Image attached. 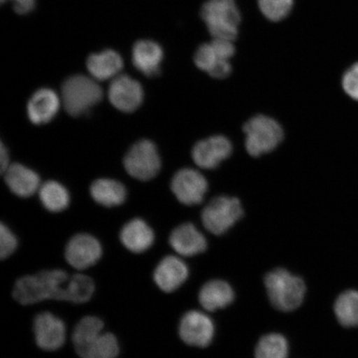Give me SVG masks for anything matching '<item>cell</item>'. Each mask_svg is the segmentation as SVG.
Wrapping results in <instances>:
<instances>
[{
	"instance_id": "6da1fadb",
	"label": "cell",
	"mask_w": 358,
	"mask_h": 358,
	"mask_svg": "<svg viewBox=\"0 0 358 358\" xmlns=\"http://www.w3.org/2000/svg\"><path fill=\"white\" fill-rule=\"evenodd\" d=\"M69 275L64 271L51 270L26 275L16 281L13 298L24 306L56 299L65 301V286Z\"/></svg>"
},
{
	"instance_id": "7a4b0ae2",
	"label": "cell",
	"mask_w": 358,
	"mask_h": 358,
	"mask_svg": "<svg viewBox=\"0 0 358 358\" xmlns=\"http://www.w3.org/2000/svg\"><path fill=\"white\" fill-rule=\"evenodd\" d=\"M265 285L272 306L282 312L296 310L301 306L306 293V284L301 277L282 268L268 273Z\"/></svg>"
},
{
	"instance_id": "3957f363",
	"label": "cell",
	"mask_w": 358,
	"mask_h": 358,
	"mask_svg": "<svg viewBox=\"0 0 358 358\" xmlns=\"http://www.w3.org/2000/svg\"><path fill=\"white\" fill-rule=\"evenodd\" d=\"M200 15L213 38L235 41L241 20L236 0H207Z\"/></svg>"
},
{
	"instance_id": "277c9868",
	"label": "cell",
	"mask_w": 358,
	"mask_h": 358,
	"mask_svg": "<svg viewBox=\"0 0 358 358\" xmlns=\"http://www.w3.org/2000/svg\"><path fill=\"white\" fill-rule=\"evenodd\" d=\"M243 129L245 149L253 157L271 153L284 138V131L279 122L264 115L250 119L245 124Z\"/></svg>"
},
{
	"instance_id": "5b68a950",
	"label": "cell",
	"mask_w": 358,
	"mask_h": 358,
	"mask_svg": "<svg viewBox=\"0 0 358 358\" xmlns=\"http://www.w3.org/2000/svg\"><path fill=\"white\" fill-rule=\"evenodd\" d=\"M102 96L103 92L99 85L86 76H73L62 85V104L67 113L73 116L87 113L101 101Z\"/></svg>"
},
{
	"instance_id": "8992f818",
	"label": "cell",
	"mask_w": 358,
	"mask_h": 358,
	"mask_svg": "<svg viewBox=\"0 0 358 358\" xmlns=\"http://www.w3.org/2000/svg\"><path fill=\"white\" fill-rule=\"evenodd\" d=\"M243 214V205L238 199L220 196L206 206L201 212V221L209 232L221 236L231 229Z\"/></svg>"
},
{
	"instance_id": "52a82bcc",
	"label": "cell",
	"mask_w": 358,
	"mask_h": 358,
	"mask_svg": "<svg viewBox=\"0 0 358 358\" xmlns=\"http://www.w3.org/2000/svg\"><path fill=\"white\" fill-rule=\"evenodd\" d=\"M124 166L129 176L138 180L154 178L161 168L160 157L154 143L148 140L136 143L125 155Z\"/></svg>"
},
{
	"instance_id": "ba28073f",
	"label": "cell",
	"mask_w": 358,
	"mask_h": 358,
	"mask_svg": "<svg viewBox=\"0 0 358 358\" xmlns=\"http://www.w3.org/2000/svg\"><path fill=\"white\" fill-rule=\"evenodd\" d=\"M173 194L181 203L187 206L198 205L207 194V179L198 170L182 169L173 176L171 182Z\"/></svg>"
},
{
	"instance_id": "9c48e42d",
	"label": "cell",
	"mask_w": 358,
	"mask_h": 358,
	"mask_svg": "<svg viewBox=\"0 0 358 358\" xmlns=\"http://www.w3.org/2000/svg\"><path fill=\"white\" fill-rule=\"evenodd\" d=\"M215 329L213 321L205 313L189 311L182 317L179 335L187 345L206 348L211 344Z\"/></svg>"
},
{
	"instance_id": "30bf717a",
	"label": "cell",
	"mask_w": 358,
	"mask_h": 358,
	"mask_svg": "<svg viewBox=\"0 0 358 358\" xmlns=\"http://www.w3.org/2000/svg\"><path fill=\"white\" fill-rule=\"evenodd\" d=\"M108 96L116 109L131 113L141 106L144 100V91L136 80L127 75H120L112 80Z\"/></svg>"
},
{
	"instance_id": "8fae6325",
	"label": "cell",
	"mask_w": 358,
	"mask_h": 358,
	"mask_svg": "<svg viewBox=\"0 0 358 358\" xmlns=\"http://www.w3.org/2000/svg\"><path fill=\"white\" fill-rule=\"evenodd\" d=\"M232 153L229 138L223 136H214L201 141L192 151V159L201 169H214Z\"/></svg>"
},
{
	"instance_id": "7c38bea8",
	"label": "cell",
	"mask_w": 358,
	"mask_h": 358,
	"mask_svg": "<svg viewBox=\"0 0 358 358\" xmlns=\"http://www.w3.org/2000/svg\"><path fill=\"white\" fill-rule=\"evenodd\" d=\"M101 245L95 237L88 234L76 235L67 243L65 250L66 262L78 270H85L99 261Z\"/></svg>"
},
{
	"instance_id": "4fadbf2b",
	"label": "cell",
	"mask_w": 358,
	"mask_h": 358,
	"mask_svg": "<svg viewBox=\"0 0 358 358\" xmlns=\"http://www.w3.org/2000/svg\"><path fill=\"white\" fill-rule=\"evenodd\" d=\"M34 331L36 343L45 351H55L64 345L66 328L64 322L49 312L35 317Z\"/></svg>"
},
{
	"instance_id": "5bb4252c",
	"label": "cell",
	"mask_w": 358,
	"mask_h": 358,
	"mask_svg": "<svg viewBox=\"0 0 358 358\" xmlns=\"http://www.w3.org/2000/svg\"><path fill=\"white\" fill-rule=\"evenodd\" d=\"M169 243L177 253L183 257H194L203 253L208 243L204 236L192 223H185L172 231Z\"/></svg>"
},
{
	"instance_id": "9a60e30c",
	"label": "cell",
	"mask_w": 358,
	"mask_h": 358,
	"mask_svg": "<svg viewBox=\"0 0 358 358\" xmlns=\"http://www.w3.org/2000/svg\"><path fill=\"white\" fill-rule=\"evenodd\" d=\"M189 276V268L182 259L173 256L165 257L156 267L155 281L164 292H173L185 283Z\"/></svg>"
},
{
	"instance_id": "2e32d148",
	"label": "cell",
	"mask_w": 358,
	"mask_h": 358,
	"mask_svg": "<svg viewBox=\"0 0 358 358\" xmlns=\"http://www.w3.org/2000/svg\"><path fill=\"white\" fill-rule=\"evenodd\" d=\"M164 51L159 44L151 40H140L133 48L132 61L134 66L147 77L160 73Z\"/></svg>"
},
{
	"instance_id": "e0dca14e",
	"label": "cell",
	"mask_w": 358,
	"mask_h": 358,
	"mask_svg": "<svg viewBox=\"0 0 358 358\" xmlns=\"http://www.w3.org/2000/svg\"><path fill=\"white\" fill-rule=\"evenodd\" d=\"M61 101L51 89H40L30 98L28 104L29 120L35 124H46L55 117Z\"/></svg>"
},
{
	"instance_id": "ac0fdd59",
	"label": "cell",
	"mask_w": 358,
	"mask_h": 358,
	"mask_svg": "<svg viewBox=\"0 0 358 358\" xmlns=\"http://www.w3.org/2000/svg\"><path fill=\"white\" fill-rule=\"evenodd\" d=\"M120 240L129 250L134 253L145 252L151 248L155 234L151 227L142 219H133L122 228Z\"/></svg>"
},
{
	"instance_id": "d6986e66",
	"label": "cell",
	"mask_w": 358,
	"mask_h": 358,
	"mask_svg": "<svg viewBox=\"0 0 358 358\" xmlns=\"http://www.w3.org/2000/svg\"><path fill=\"white\" fill-rule=\"evenodd\" d=\"M4 173V179L10 190L22 198L32 196L40 187V178L33 170L15 164L10 165Z\"/></svg>"
},
{
	"instance_id": "ffe728a7",
	"label": "cell",
	"mask_w": 358,
	"mask_h": 358,
	"mask_svg": "<svg viewBox=\"0 0 358 358\" xmlns=\"http://www.w3.org/2000/svg\"><path fill=\"white\" fill-rule=\"evenodd\" d=\"M235 294L226 281L213 280L206 283L199 293V302L204 310L214 312L229 306Z\"/></svg>"
},
{
	"instance_id": "44dd1931",
	"label": "cell",
	"mask_w": 358,
	"mask_h": 358,
	"mask_svg": "<svg viewBox=\"0 0 358 358\" xmlns=\"http://www.w3.org/2000/svg\"><path fill=\"white\" fill-rule=\"evenodd\" d=\"M87 69L92 77L98 80L114 79L123 69V59L118 52L105 50L93 53L88 57Z\"/></svg>"
},
{
	"instance_id": "7402d4cb",
	"label": "cell",
	"mask_w": 358,
	"mask_h": 358,
	"mask_svg": "<svg viewBox=\"0 0 358 358\" xmlns=\"http://www.w3.org/2000/svg\"><path fill=\"white\" fill-rule=\"evenodd\" d=\"M333 312L344 329L358 328V289H347L334 299Z\"/></svg>"
},
{
	"instance_id": "603a6c76",
	"label": "cell",
	"mask_w": 358,
	"mask_h": 358,
	"mask_svg": "<svg viewBox=\"0 0 358 358\" xmlns=\"http://www.w3.org/2000/svg\"><path fill=\"white\" fill-rule=\"evenodd\" d=\"M90 191L93 199L104 207L122 205L127 199V192L124 186L114 179H97L92 183Z\"/></svg>"
},
{
	"instance_id": "cb8c5ba5",
	"label": "cell",
	"mask_w": 358,
	"mask_h": 358,
	"mask_svg": "<svg viewBox=\"0 0 358 358\" xmlns=\"http://www.w3.org/2000/svg\"><path fill=\"white\" fill-rule=\"evenodd\" d=\"M76 351L82 358H115L119 355L120 348L115 335L101 333Z\"/></svg>"
},
{
	"instance_id": "d4e9b609",
	"label": "cell",
	"mask_w": 358,
	"mask_h": 358,
	"mask_svg": "<svg viewBox=\"0 0 358 358\" xmlns=\"http://www.w3.org/2000/svg\"><path fill=\"white\" fill-rule=\"evenodd\" d=\"M40 200L45 208L52 213H60L69 207V192L59 182L48 181L39 189Z\"/></svg>"
},
{
	"instance_id": "484cf974",
	"label": "cell",
	"mask_w": 358,
	"mask_h": 358,
	"mask_svg": "<svg viewBox=\"0 0 358 358\" xmlns=\"http://www.w3.org/2000/svg\"><path fill=\"white\" fill-rule=\"evenodd\" d=\"M95 290L91 277L78 274L67 280L65 286V301L84 303L90 301Z\"/></svg>"
},
{
	"instance_id": "4316f807",
	"label": "cell",
	"mask_w": 358,
	"mask_h": 358,
	"mask_svg": "<svg viewBox=\"0 0 358 358\" xmlns=\"http://www.w3.org/2000/svg\"><path fill=\"white\" fill-rule=\"evenodd\" d=\"M289 344L283 335L270 334L259 339L255 356L256 358H287Z\"/></svg>"
},
{
	"instance_id": "83f0119b",
	"label": "cell",
	"mask_w": 358,
	"mask_h": 358,
	"mask_svg": "<svg viewBox=\"0 0 358 358\" xmlns=\"http://www.w3.org/2000/svg\"><path fill=\"white\" fill-rule=\"evenodd\" d=\"M104 324L99 317L87 316L76 326L73 335L75 349L80 348L102 333Z\"/></svg>"
},
{
	"instance_id": "f1b7e54d",
	"label": "cell",
	"mask_w": 358,
	"mask_h": 358,
	"mask_svg": "<svg viewBox=\"0 0 358 358\" xmlns=\"http://www.w3.org/2000/svg\"><path fill=\"white\" fill-rule=\"evenodd\" d=\"M258 6L266 19L280 22L292 11L294 0H258Z\"/></svg>"
},
{
	"instance_id": "f546056e",
	"label": "cell",
	"mask_w": 358,
	"mask_h": 358,
	"mask_svg": "<svg viewBox=\"0 0 358 358\" xmlns=\"http://www.w3.org/2000/svg\"><path fill=\"white\" fill-rule=\"evenodd\" d=\"M224 60L217 55L211 43H203L196 49L194 55L195 65L201 71L209 73L219 62Z\"/></svg>"
},
{
	"instance_id": "4dcf8cb0",
	"label": "cell",
	"mask_w": 358,
	"mask_h": 358,
	"mask_svg": "<svg viewBox=\"0 0 358 358\" xmlns=\"http://www.w3.org/2000/svg\"><path fill=\"white\" fill-rule=\"evenodd\" d=\"M17 246L16 236L2 223L0 226V257L4 259L10 257L15 252Z\"/></svg>"
},
{
	"instance_id": "1f68e13d",
	"label": "cell",
	"mask_w": 358,
	"mask_h": 358,
	"mask_svg": "<svg viewBox=\"0 0 358 358\" xmlns=\"http://www.w3.org/2000/svg\"><path fill=\"white\" fill-rule=\"evenodd\" d=\"M342 86L349 96L358 101V62L349 67L344 73Z\"/></svg>"
},
{
	"instance_id": "d6a6232c",
	"label": "cell",
	"mask_w": 358,
	"mask_h": 358,
	"mask_svg": "<svg viewBox=\"0 0 358 358\" xmlns=\"http://www.w3.org/2000/svg\"><path fill=\"white\" fill-rule=\"evenodd\" d=\"M234 41L228 39L213 38L211 43L217 55L224 60H229L235 55Z\"/></svg>"
},
{
	"instance_id": "836d02e7",
	"label": "cell",
	"mask_w": 358,
	"mask_h": 358,
	"mask_svg": "<svg viewBox=\"0 0 358 358\" xmlns=\"http://www.w3.org/2000/svg\"><path fill=\"white\" fill-rule=\"evenodd\" d=\"M232 67L229 60H222L208 73L212 78L224 79L231 73Z\"/></svg>"
},
{
	"instance_id": "e575fe53",
	"label": "cell",
	"mask_w": 358,
	"mask_h": 358,
	"mask_svg": "<svg viewBox=\"0 0 358 358\" xmlns=\"http://www.w3.org/2000/svg\"><path fill=\"white\" fill-rule=\"evenodd\" d=\"M2 3L6 1L13 3V10L19 15H27L34 10L35 0H0Z\"/></svg>"
},
{
	"instance_id": "d590c367",
	"label": "cell",
	"mask_w": 358,
	"mask_h": 358,
	"mask_svg": "<svg viewBox=\"0 0 358 358\" xmlns=\"http://www.w3.org/2000/svg\"><path fill=\"white\" fill-rule=\"evenodd\" d=\"M0 165H1V172L3 173L10 167L8 151L3 144H1V147H0Z\"/></svg>"
}]
</instances>
